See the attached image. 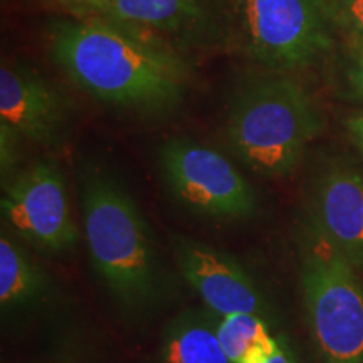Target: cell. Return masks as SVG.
Returning a JSON list of instances; mask_svg holds the SVG:
<instances>
[{"label":"cell","instance_id":"1","mask_svg":"<svg viewBox=\"0 0 363 363\" xmlns=\"http://www.w3.org/2000/svg\"><path fill=\"white\" fill-rule=\"evenodd\" d=\"M51 52L86 93L115 106L167 110L184 91L180 59L118 22L99 17L57 22L51 30Z\"/></svg>","mask_w":363,"mask_h":363},{"label":"cell","instance_id":"3","mask_svg":"<svg viewBox=\"0 0 363 363\" xmlns=\"http://www.w3.org/2000/svg\"><path fill=\"white\" fill-rule=\"evenodd\" d=\"M323 120L308 91L286 76L249 83L227 118V136L240 160L266 177L296 169Z\"/></svg>","mask_w":363,"mask_h":363},{"label":"cell","instance_id":"17","mask_svg":"<svg viewBox=\"0 0 363 363\" xmlns=\"http://www.w3.org/2000/svg\"><path fill=\"white\" fill-rule=\"evenodd\" d=\"M347 128L352 140L363 153V115H353L347 120Z\"/></svg>","mask_w":363,"mask_h":363},{"label":"cell","instance_id":"6","mask_svg":"<svg viewBox=\"0 0 363 363\" xmlns=\"http://www.w3.org/2000/svg\"><path fill=\"white\" fill-rule=\"evenodd\" d=\"M249 51L279 69L305 67L330 48L320 0H238Z\"/></svg>","mask_w":363,"mask_h":363},{"label":"cell","instance_id":"4","mask_svg":"<svg viewBox=\"0 0 363 363\" xmlns=\"http://www.w3.org/2000/svg\"><path fill=\"white\" fill-rule=\"evenodd\" d=\"M355 269L306 227L299 279L321 363H363V284Z\"/></svg>","mask_w":363,"mask_h":363},{"label":"cell","instance_id":"10","mask_svg":"<svg viewBox=\"0 0 363 363\" xmlns=\"http://www.w3.org/2000/svg\"><path fill=\"white\" fill-rule=\"evenodd\" d=\"M65 123L57 91L21 66L0 67V125L33 142H51Z\"/></svg>","mask_w":363,"mask_h":363},{"label":"cell","instance_id":"19","mask_svg":"<svg viewBox=\"0 0 363 363\" xmlns=\"http://www.w3.org/2000/svg\"><path fill=\"white\" fill-rule=\"evenodd\" d=\"M57 2L65 4L66 7L72 9V11H78V9L84 7V6H88V4L94 2V0H57Z\"/></svg>","mask_w":363,"mask_h":363},{"label":"cell","instance_id":"9","mask_svg":"<svg viewBox=\"0 0 363 363\" xmlns=\"http://www.w3.org/2000/svg\"><path fill=\"white\" fill-rule=\"evenodd\" d=\"M177 261L182 276L208 310L219 316L259 311L261 299L256 284L230 256L202 244L180 240Z\"/></svg>","mask_w":363,"mask_h":363},{"label":"cell","instance_id":"7","mask_svg":"<svg viewBox=\"0 0 363 363\" xmlns=\"http://www.w3.org/2000/svg\"><path fill=\"white\" fill-rule=\"evenodd\" d=\"M2 216L17 234L45 251H67L79 239L65 179L48 162L27 167L9 182Z\"/></svg>","mask_w":363,"mask_h":363},{"label":"cell","instance_id":"5","mask_svg":"<svg viewBox=\"0 0 363 363\" xmlns=\"http://www.w3.org/2000/svg\"><path fill=\"white\" fill-rule=\"evenodd\" d=\"M160 167L172 194L199 214L239 220L256 212L252 185L216 150L170 140L160 148Z\"/></svg>","mask_w":363,"mask_h":363},{"label":"cell","instance_id":"14","mask_svg":"<svg viewBox=\"0 0 363 363\" xmlns=\"http://www.w3.org/2000/svg\"><path fill=\"white\" fill-rule=\"evenodd\" d=\"M48 283L39 267L11 238H0V303L4 310L35 303Z\"/></svg>","mask_w":363,"mask_h":363},{"label":"cell","instance_id":"8","mask_svg":"<svg viewBox=\"0 0 363 363\" xmlns=\"http://www.w3.org/2000/svg\"><path fill=\"white\" fill-rule=\"evenodd\" d=\"M310 227L353 267L363 266V174L347 163L321 172L313 187Z\"/></svg>","mask_w":363,"mask_h":363},{"label":"cell","instance_id":"15","mask_svg":"<svg viewBox=\"0 0 363 363\" xmlns=\"http://www.w3.org/2000/svg\"><path fill=\"white\" fill-rule=\"evenodd\" d=\"M330 26L347 35L352 48H363V0H320Z\"/></svg>","mask_w":363,"mask_h":363},{"label":"cell","instance_id":"13","mask_svg":"<svg viewBox=\"0 0 363 363\" xmlns=\"http://www.w3.org/2000/svg\"><path fill=\"white\" fill-rule=\"evenodd\" d=\"M216 331L230 363H261L281 345L256 313L220 316Z\"/></svg>","mask_w":363,"mask_h":363},{"label":"cell","instance_id":"16","mask_svg":"<svg viewBox=\"0 0 363 363\" xmlns=\"http://www.w3.org/2000/svg\"><path fill=\"white\" fill-rule=\"evenodd\" d=\"M347 81L352 93L363 99V48H352L347 67Z\"/></svg>","mask_w":363,"mask_h":363},{"label":"cell","instance_id":"2","mask_svg":"<svg viewBox=\"0 0 363 363\" xmlns=\"http://www.w3.org/2000/svg\"><path fill=\"white\" fill-rule=\"evenodd\" d=\"M83 219L91 262L111 296L140 311L158 296V267L142 212L111 175L83 174Z\"/></svg>","mask_w":363,"mask_h":363},{"label":"cell","instance_id":"12","mask_svg":"<svg viewBox=\"0 0 363 363\" xmlns=\"http://www.w3.org/2000/svg\"><path fill=\"white\" fill-rule=\"evenodd\" d=\"M162 357L163 363H230L216 326L192 313L175 318L167 328Z\"/></svg>","mask_w":363,"mask_h":363},{"label":"cell","instance_id":"11","mask_svg":"<svg viewBox=\"0 0 363 363\" xmlns=\"http://www.w3.org/2000/svg\"><path fill=\"white\" fill-rule=\"evenodd\" d=\"M76 12L125 26L179 30L201 19L199 0H94Z\"/></svg>","mask_w":363,"mask_h":363},{"label":"cell","instance_id":"18","mask_svg":"<svg viewBox=\"0 0 363 363\" xmlns=\"http://www.w3.org/2000/svg\"><path fill=\"white\" fill-rule=\"evenodd\" d=\"M261 363H294V362H293V358L286 353L284 348L279 345V347L276 348V350L272 352L269 357L264 358Z\"/></svg>","mask_w":363,"mask_h":363}]
</instances>
